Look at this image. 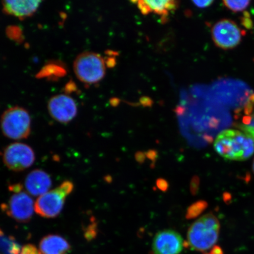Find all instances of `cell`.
I'll return each mask as SVG.
<instances>
[{
    "label": "cell",
    "mask_w": 254,
    "mask_h": 254,
    "mask_svg": "<svg viewBox=\"0 0 254 254\" xmlns=\"http://www.w3.org/2000/svg\"><path fill=\"white\" fill-rule=\"evenodd\" d=\"M8 190L12 193L1 205L2 211L15 221L27 223L31 220L35 210L33 198L25 191L21 184H11Z\"/></svg>",
    "instance_id": "3957f363"
},
{
    "label": "cell",
    "mask_w": 254,
    "mask_h": 254,
    "mask_svg": "<svg viewBox=\"0 0 254 254\" xmlns=\"http://www.w3.org/2000/svg\"><path fill=\"white\" fill-rule=\"evenodd\" d=\"M206 254H224V253L220 247L216 246L210 252Z\"/></svg>",
    "instance_id": "ffe728a7"
},
{
    "label": "cell",
    "mask_w": 254,
    "mask_h": 254,
    "mask_svg": "<svg viewBox=\"0 0 254 254\" xmlns=\"http://www.w3.org/2000/svg\"><path fill=\"white\" fill-rule=\"evenodd\" d=\"M184 247L183 238L178 232L165 230L155 235L152 249L154 254H180Z\"/></svg>",
    "instance_id": "30bf717a"
},
{
    "label": "cell",
    "mask_w": 254,
    "mask_h": 254,
    "mask_svg": "<svg viewBox=\"0 0 254 254\" xmlns=\"http://www.w3.org/2000/svg\"><path fill=\"white\" fill-rule=\"evenodd\" d=\"M0 250L5 254H20L21 248L14 238L6 237L0 230Z\"/></svg>",
    "instance_id": "2e32d148"
},
{
    "label": "cell",
    "mask_w": 254,
    "mask_h": 254,
    "mask_svg": "<svg viewBox=\"0 0 254 254\" xmlns=\"http://www.w3.org/2000/svg\"><path fill=\"white\" fill-rule=\"evenodd\" d=\"M225 7L234 12H240L246 9L249 5V1H224Z\"/></svg>",
    "instance_id": "e0dca14e"
},
{
    "label": "cell",
    "mask_w": 254,
    "mask_h": 254,
    "mask_svg": "<svg viewBox=\"0 0 254 254\" xmlns=\"http://www.w3.org/2000/svg\"><path fill=\"white\" fill-rule=\"evenodd\" d=\"M74 189V183L71 181H65L55 189L39 196L35 202V211L43 218L58 217L63 211L66 198Z\"/></svg>",
    "instance_id": "277c9868"
},
{
    "label": "cell",
    "mask_w": 254,
    "mask_h": 254,
    "mask_svg": "<svg viewBox=\"0 0 254 254\" xmlns=\"http://www.w3.org/2000/svg\"><path fill=\"white\" fill-rule=\"evenodd\" d=\"M39 249L41 254H67L71 249L70 244L58 234H49L40 241Z\"/></svg>",
    "instance_id": "9a60e30c"
},
{
    "label": "cell",
    "mask_w": 254,
    "mask_h": 254,
    "mask_svg": "<svg viewBox=\"0 0 254 254\" xmlns=\"http://www.w3.org/2000/svg\"><path fill=\"white\" fill-rule=\"evenodd\" d=\"M1 131L6 137L15 140L27 139L31 131L29 113L23 107L9 108L2 114L0 120Z\"/></svg>",
    "instance_id": "8992f818"
},
{
    "label": "cell",
    "mask_w": 254,
    "mask_h": 254,
    "mask_svg": "<svg viewBox=\"0 0 254 254\" xmlns=\"http://www.w3.org/2000/svg\"><path fill=\"white\" fill-rule=\"evenodd\" d=\"M253 171H254V161L253 162Z\"/></svg>",
    "instance_id": "44dd1931"
},
{
    "label": "cell",
    "mask_w": 254,
    "mask_h": 254,
    "mask_svg": "<svg viewBox=\"0 0 254 254\" xmlns=\"http://www.w3.org/2000/svg\"><path fill=\"white\" fill-rule=\"evenodd\" d=\"M214 147L221 157L227 160L246 161L254 154V141L236 129H226L216 138Z\"/></svg>",
    "instance_id": "6da1fadb"
},
{
    "label": "cell",
    "mask_w": 254,
    "mask_h": 254,
    "mask_svg": "<svg viewBox=\"0 0 254 254\" xmlns=\"http://www.w3.org/2000/svg\"><path fill=\"white\" fill-rule=\"evenodd\" d=\"M2 160L9 170L21 172L33 166L36 161V154L30 146L24 143L15 142L4 149Z\"/></svg>",
    "instance_id": "52a82bcc"
},
{
    "label": "cell",
    "mask_w": 254,
    "mask_h": 254,
    "mask_svg": "<svg viewBox=\"0 0 254 254\" xmlns=\"http://www.w3.org/2000/svg\"><path fill=\"white\" fill-rule=\"evenodd\" d=\"M235 126L254 141V94L235 112Z\"/></svg>",
    "instance_id": "8fae6325"
},
{
    "label": "cell",
    "mask_w": 254,
    "mask_h": 254,
    "mask_svg": "<svg viewBox=\"0 0 254 254\" xmlns=\"http://www.w3.org/2000/svg\"><path fill=\"white\" fill-rule=\"evenodd\" d=\"M220 224L214 214H207L198 219L189 228L187 242L190 249L207 254L216 246Z\"/></svg>",
    "instance_id": "7a4b0ae2"
},
{
    "label": "cell",
    "mask_w": 254,
    "mask_h": 254,
    "mask_svg": "<svg viewBox=\"0 0 254 254\" xmlns=\"http://www.w3.org/2000/svg\"><path fill=\"white\" fill-rule=\"evenodd\" d=\"M196 7L199 8H205L211 5L213 1H193L192 2Z\"/></svg>",
    "instance_id": "d6986e66"
},
{
    "label": "cell",
    "mask_w": 254,
    "mask_h": 254,
    "mask_svg": "<svg viewBox=\"0 0 254 254\" xmlns=\"http://www.w3.org/2000/svg\"><path fill=\"white\" fill-rule=\"evenodd\" d=\"M52 186L50 175L42 170L32 171L27 175L24 182L27 191L32 196H40L49 191Z\"/></svg>",
    "instance_id": "7c38bea8"
},
{
    "label": "cell",
    "mask_w": 254,
    "mask_h": 254,
    "mask_svg": "<svg viewBox=\"0 0 254 254\" xmlns=\"http://www.w3.org/2000/svg\"><path fill=\"white\" fill-rule=\"evenodd\" d=\"M73 69L79 80L87 84L98 83L106 73V62L103 57L90 52L82 53L76 57Z\"/></svg>",
    "instance_id": "5b68a950"
},
{
    "label": "cell",
    "mask_w": 254,
    "mask_h": 254,
    "mask_svg": "<svg viewBox=\"0 0 254 254\" xmlns=\"http://www.w3.org/2000/svg\"><path fill=\"white\" fill-rule=\"evenodd\" d=\"M51 117L57 122L67 124L77 114V105L73 98L66 94H58L50 98L47 105Z\"/></svg>",
    "instance_id": "9c48e42d"
},
{
    "label": "cell",
    "mask_w": 254,
    "mask_h": 254,
    "mask_svg": "<svg viewBox=\"0 0 254 254\" xmlns=\"http://www.w3.org/2000/svg\"><path fill=\"white\" fill-rule=\"evenodd\" d=\"M40 1H4L2 2L4 13L21 20L31 17L39 8Z\"/></svg>",
    "instance_id": "5bb4252c"
},
{
    "label": "cell",
    "mask_w": 254,
    "mask_h": 254,
    "mask_svg": "<svg viewBox=\"0 0 254 254\" xmlns=\"http://www.w3.org/2000/svg\"><path fill=\"white\" fill-rule=\"evenodd\" d=\"M138 8L141 13L148 15L154 12L160 16L161 20L166 21L171 12L179 7V2L173 0L164 1H146L141 0L137 2Z\"/></svg>",
    "instance_id": "4fadbf2b"
},
{
    "label": "cell",
    "mask_w": 254,
    "mask_h": 254,
    "mask_svg": "<svg viewBox=\"0 0 254 254\" xmlns=\"http://www.w3.org/2000/svg\"><path fill=\"white\" fill-rule=\"evenodd\" d=\"M243 33L233 21L224 19L212 28V38L215 45L222 49H233L240 44Z\"/></svg>",
    "instance_id": "ba28073f"
},
{
    "label": "cell",
    "mask_w": 254,
    "mask_h": 254,
    "mask_svg": "<svg viewBox=\"0 0 254 254\" xmlns=\"http://www.w3.org/2000/svg\"><path fill=\"white\" fill-rule=\"evenodd\" d=\"M20 254H41L40 250L33 244H28L21 248Z\"/></svg>",
    "instance_id": "ac0fdd59"
}]
</instances>
